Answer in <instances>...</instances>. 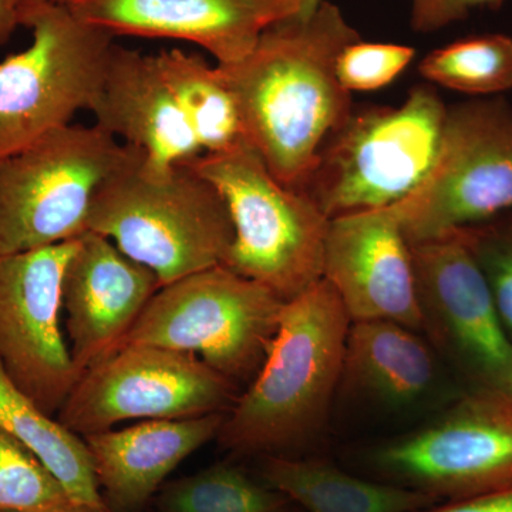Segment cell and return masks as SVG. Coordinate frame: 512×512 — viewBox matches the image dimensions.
I'll use <instances>...</instances> for the list:
<instances>
[{
	"label": "cell",
	"mask_w": 512,
	"mask_h": 512,
	"mask_svg": "<svg viewBox=\"0 0 512 512\" xmlns=\"http://www.w3.org/2000/svg\"><path fill=\"white\" fill-rule=\"evenodd\" d=\"M357 40L342 10L325 0L308 18L266 29L244 59L215 66L237 101L249 146L293 191H302L320 150L355 109L336 62Z\"/></svg>",
	"instance_id": "6da1fadb"
},
{
	"label": "cell",
	"mask_w": 512,
	"mask_h": 512,
	"mask_svg": "<svg viewBox=\"0 0 512 512\" xmlns=\"http://www.w3.org/2000/svg\"><path fill=\"white\" fill-rule=\"evenodd\" d=\"M350 323L326 279L286 302L264 365L225 414L217 437L222 446L266 457L308 443L342 382Z\"/></svg>",
	"instance_id": "7a4b0ae2"
},
{
	"label": "cell",
	"mask_w": 512,
	"mask_h": 512,
	"mask_svg": "<svg viewBox=\"0 0 512 512\" xmlns=\"http://www.w3.org/2000/svg\"><path fill=\"white\" fill-rule=\"evenodd\" d=\"M87 228L161 286L224 265L234 239L227 204L204 175L188 163L156 167L140 148L97 191Z\"/></svg>",
	"instance_id": "3957f363"
},
{
	"label": "cell",
	"mask_w": 512,
	"mask_h": 512,
	"mask_svg": "<svg viewBox=\"0 0 512 512\" xmlns=\"http://www.w3.org/2000/svg\"><path fill=\"white\" fill-rule=\"evenodd\" d=\"M447 107L433 86L417 84L399 107L353 109L320 150L302 194L329 220L403 201L436 164Z\"/></svg>",
	"instance_id": "277c9868"
},
{
	"label": "cell",
	"mask_w": 512,
	"mask_h": 512,
	"mask_svg": "<svg viewBox=\"0 0 512 512\" xmlns=\"http://www.w3.org/2000/svg\"><path fill=\"white\" fill-rule=\"evenodd\" d=\"M221 192L234 227L224 266L285 302L323 279L329 218L311 198L285 187L249 146L187 161Z\"/></svg>",
	"instance_id": "5b68a950"
},
{
	"label": "cell",
	"mask_w": 512,
	"mask_h": 512,
	"mask_svg": "<svg viewBox=\"0 0 512 512\" xmlns=\"http://www.w3.org/2000/svg\"><path fill=\"white\" fill-rule=\"evenodd\" d=\"M285 305L266 286L212 266L161 286L120 348L192 353L237 386L249 384L264 365Z\"/></svg>",
	"instance_id": "8992f818"
},
{
	"label": "cell",
	"mask_w": 512,
	"mask_h": 512,
	"mask_svg": "<svg viewBox=\"0 0 512 512\" xmlns=\"http://www.w3.org/2000/svg\"><path fill=\"white\" fill-rule=\"evenodd\" d=\"M134 151L96 124H69L0 160V256L86 234L97 191Z\"/></svg>",
	"instance_id": "52a82bcc"
},
{
	"label": "cell",
	"mask_w": 512,
	"mask_h": 512,
	"mask_svg": "<svg viewBox=\"0 0 512 512\" xmlns=\"http://www.w3.org/2000/svg\"><path fill=\"white\" fill-rule=\"evenodd\" d=\"M19 25L32 43L0 63V160L89 110L116 45L66 6H25Z\"/></svg>",
	"instance_id": "ba28073f"
},
{
	"label": "cell",
	"mask_w": 512,
	"mask_h": 512,
	"mask_svg": "<svg viewBox=\"0 0 512 512\" xmlns=\"http://www.w3.org/2000/svg\"><path fill=\"white\" fill-rule=\"evenodd\" d=\"M393 207L409 244L511 212V104L494 96L447 107L433 170Z\"/></svg>",
	"instance_id": "9c48e42d"
},
{
	"label": "cell",
	"mask_w": 512,
	"mask_h": 512,
	"mask_svg": "<svg viewBox=\"0 0 512 512\" xmlns=\"http://www.w3.org/2000/svg\"><path fill=\"white\" fill-rule=\"evenodd\" d=\"M379 481L444 501L512 484V393L470 389L439 419L370 457Z\"/></svg>",
	"instance_id": "30bf717a"
},
{
	"label": "cell",
	"mask_w": 512,
	"mask_h": 512,
	"mask_svg": "<svg viewBox=\"0 0 512 512\" xmlns=\"http://www.w3.org/2000/svg\"><path fill=\"white\" fill-rule=\"evenodd\" d=\"M237 399V384L192 353L127 345L83 373L56 419L84 437L121 421L228 413Z\"/></svg>",
	"instance_id": "8fae6325"
},
{
	"label": "cell",
	"mask_w": 512,
	"mask_h": 512,
	"mask_svg": "<svg viewBox=\"0 0 512 512\" xmlns=\"http://www.w3.org/2000/svg\"><path fill=\"white\" fill-rule=\"evenodd\" d=\"M410 247L423 330L454 360L470 389L512 393V340L467 242L453 231Z\"/></svg>",
	"instance_id": "7c38bea8"
},
{
	"label": "cell",
	"mask_w": 512,
	"mask_h": 512,
	"mask_svg": "<svg viewBox=\"0 0 512 512\" xmlns=\"http://www.w3.org/2000/svg\"><path fill=\"white\" fill-rule=\"evenodd\" d=\"M77 239L0 256V366L52 417L82 377L60 329L64 266Z\"/></svg>",
	"instance_id": "4fadbf2b"
},
{
	"label": "cell",
	"mask_w": 512,
	"mask_h": 512,
	"mask_svg": "<svg viewBox=\"0 0 512 512\" xmlns=\"http://www.w3.org/2000/svg\"><path fill=\"white\" fill-rule=\"evenodd\" d=\"M323 279L352 322L389 320L424 329L412 247L393 205L330 220Z\"/></svg>",
	"instance_id": "5bb4252c"
},
{
	"label": "cell",
	"mask_w": 512,
	"mask_h": 512,
	"mask_svg": "<svg viewBox=\"0 0 512 512\" xmlns=\"http://www.w3.org/2000/svg\"><path fill=\"white\" fill-rule=\"evenodd\" d=\"M160 288L157 275L111 239L93 231L77 239L64 266L62 309L70 353L82 376L120 348Z\"/></svg>",
	"instance_id": "9a60e30c"
},
{
	"label": "cell",
	"mask_w": 512,
	"mask_h": 512,
	"mask_svg": "<svg viewBox=\"0 0 512 512\" xmlns=\"http://www.w3.org/2000/svg\"><path fill=\"white\" fill-rule=\"evenodd\" d=\"M74 15L109 35L165 37L239 62L266 29L298 16L301 0H77Z\"/></svg>",
	"instance_id": "2e32d148"
},
{
	"label": "cell",
	"mask_w": 512,
	"mask_h": 512,
	"mask_svg": "<svg viewBox=\"0 0 512 512\" xmlns=\"http://www.w3.org/2000/svg\"><path fill=\"white\" fill-rule=\"evenodd\" d=\"M96 126L140 148L156 167L202 156L190 124L165 83L156 55L114 45L89 110Z\"/></svg>",
	"instance_id": "e0dca14e"
},
{
	"label": "cell",
	"mask_w": 512,
	"mask_h": 512,
	"mask_svg": "<svg viewBox=\"0 0 512 512\" xmlns=\"http://www.w3.org/2000/svg\"><path fill=\"white\" fill-rule=\"evenodd\" d=\"M225 414L146 420L84 436L94 476L111 512H137L185 458L217 439Z\"/></svg>",
	"instance_id": "ac0fdd59"
},
{
	"label": "cell",
	"mask_w": 512,
	"mask_h": 512,
	"mask_svg": "<svg viewBox=\"0 0 512 512\" xmlns=\"http://www.w3.org/2000/svg\"><path fill=\"white\" fill-rule=\"evenodd\" d=\"M439 363L416 330L389 320L350 323L342 383L393 407H409L433 393Z\"/></svg>",
	"instance_id": "d6986e66"
},
{
	"label": "cell",
	"mask_w": 512,
	"mask_h": 512,
	"mask_svg": "<svg viewBox=\"0 0 512 512\" xmlns=\"http://www.w3.org/2000/svg\"><path fill=\"white\" fill-rule=\"evenodd\" d=\"M261 476L305 512H417L440 503L413 488L353 476L320 458L266 456Z\"/></svg>",
	"instance_id": "ffe728a7"
},
{
	"label": "cell",
	"mask_w": 512,
	"mask_h": 512,
	"mask_svg": "<svg viewBox=\"0 0 512 512\" xmlns=\"http://www.w3.org/2000/svg\"><path fill=\"white\" fill-rule=\"evenodd\" d=\"M0 430L40 458L76 503L109 508L94 476L83 437L49 416L16 386L0 366Z\"/></svg>",
	"instance_id": "44dd1931"
},
{
	"label": "cell",
	"mask_w": 512,
	"mask_h": 512,
	"mask_svg": "<svg viewBox=\"0 0 512 512\" xmlns=\"http://www.w3.org/2000/svg\"><path fill=\"white\" fill-rule=\"evenodd\" d=\"M156 59L202 154H224L249 144L237 101L217 67L180 49L164 50Z\"/></svg>",
	"instance_id": "7402d4cb"
},
{
	"label": "cell",
	"mask_w": 512,
	"mask_h": 512,
	"mask_svg": "<svg viewBox=\"0 0 512 512\" xmlns=\"http://www.w3.org/2000/svg\"><path fill=\"white\" fill-rule=\"evenodd\" d=\"M291 504L265 481L228 463L164 484L156 497L158 512H291Z\"/></svg>",
	"instance_id": "603a6c76"
},
{
	"label": "cell",
	"mask_w": 512,
	"mask_h": 512,
	"mask_svg": "<svg viewBox=\"0 0 512 512\" xmlns=\"http://www.w3.org/2000/svg\"><path fill=\"white\" fill-rule=\"evenodd\" d=\"M424 79L453 92L494 97L512 89V39L487 33L433 50L420 63Z\"/></svg>",
	"instance_id": "cb8c5ba5"
},
{
	"label": "cell",
	"mask_w": 512,
	"mask_h": 512,
	"mask_svg": "<svg viewBox=\"0 0 512 512\" xmlns=\"http://www.w3.org/2000/svg\"><path fill=\"white\" fill-rule=\"evenodd\" d=\"M76 503L49 468L0 430V512H42Z\"/></svg>",
	"instance_id": "d4e9b609"
},
{
	"label": "cell",
	"mask_w": 512,
	"mask_h": 512,
	"mask_svg": "<svg viewBox=\"0 0 512 512\" xmlns=\"http://www.w3.org/2000/svg\"><path fill=\"white\" fill-rule=\"evenodd\" d=\"M457 231L480 265L512 340V211Z\"/></svg>",
	"instance_id": "484cf974"
},
{
	"label": "cell",
	"mask_w": 512,
	"mask_h": 512,
	"mask_svg": "<svg viewBox=\"0 0 512 512\" xmlns=\"http://www.w3.org/2000/svg\"><path fill=\"white\" fill-rule=\"evenodd\" d=\"M416 55L413 47L396 43H350L336 62L339 83L346 92H375L393 83Z\"/></svg>",
	"instance_id": "4316f807"
},
{
	"label": "cell",
	"mask_w": 512,
	"mask_h": 512,
	"mask_svg": "<svg viewBox=\"0 0 512 512\" xmlns=\"http://www.w3.org/2000/svg\"><path fill=\"white\" fill-rule=\"evenodd\" d=\"M505 0H412L414 32L433 33L467 19L474 10L503 8Z\"/></svg>",
	"instance_id": "83f0119b"
},
{
	"label": "cell",
	"mask_w": 512,
	"mask_h": 512,
	"mask_svg": "<svg viewBox=\"0 0 512 512\" xmlns=\"http://www.w3.org/2000/svg\"><path fill=\"white\" fill-rule=\"evenodd\" d=\"M417 512H512V484L463 500L444 501Z\"/></svg>",
	"instance_id": "f1b7e54d"
},
{
	"label": "cell",
	"mask_w": 512,
	"mask_h": 512,
	"mask_svg": "<svg viewBox=\"0 0 512 512\" xmlns=\"http://www.w3.org/2000/svg\"><path fill=\"white\" fill-rule=\"evenodd\" d=\"M19 25V0H0V46L5 45Z\"/></svg>",
	"instance_id": "f546056e"
},
{
	"label": "cell",
	"mask_w": 512,
	"mask_h": 512,
	"mask_svg": "<svg viewBox=\"0 0 512 512\" xmlns=\"http://www.w3.org/2000/svg\"><path fill=\"white\" fill-rule=\"evenodd\" d=\"M42 512H111L109 508H96L90 505L80 503H70L64 507L55 508V510L42 511Z\"/></svg>",
	"instance_id": "4dcf8cb0"
},
{
	"label": "cell",
	"mask_w": 512,
	"mask_h": 512,
	"mask_svg": "<svg viewBox=\"0 0 512 512\" xmlns=\"http://www.w3.org/2000/svg\"><path fill=\"white\" fill-rule=\"evenodd\" d=\"M74 2H77V0H19V10L32 5H57L69 8Z\"/></svg>",
	"instance_id": "1f68e13d"
},
{
	"label": "cell",
	"mask_w": 512,
	"mask_h": 512,
	"mask_svg": "<svg viewBox=\"0 0 512 512\" xmlns=\"http://www.w3.org/2000/svg\"><path fill=\"white\" fill-rule=\"evenodd\" d=\"M322 2L325 0H301V12H299L298 18H308Z\"/></svg>",
	"instance_id": "d6a6232c"
}]
</instances>
